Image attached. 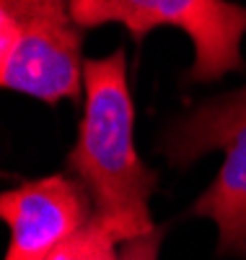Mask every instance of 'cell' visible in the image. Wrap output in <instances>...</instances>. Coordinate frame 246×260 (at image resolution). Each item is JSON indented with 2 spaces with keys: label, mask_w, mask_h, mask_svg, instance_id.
I'll return each mask as SVG.
<instances>
[{
  "label": "cell",
  "mask_w": 246,
  "mask_h": 260,
  "mask_svg": "<svg viewBox=\"0 0 246 260\" xmlns=\"http://www.w3.org/2000/svg\"><path fill=\"white\" fill-rule=\"evenodd\" d=\"M86 112L68 164L94 198V219L130 242L153 234L150 195L158 175L143 164L132 138V96L119 47L83 65Z\"/></svg>",
  "instance_id": "6da1fadb"
},
{
  "label": "cell",
  "mask_w": 246,
  "mask_h": 260,
  "mask_svg": "<svg viewBox=\"0 0 246 260\" xmlns=\"http://www.w3.org/2000/svg\"><path fill=\"white\" fill-rule=\"evenodd\" d=\"M210 151H223V164L192 213L218 226L223 255L246 257V86L197 107L163 136V154L174 167H189Z\"/></svg>",
  "instance_id": "7a4b0ae2"
},
{
  "label": "cell",
  "mask_w": 246,
  "mask_h": 260,
  "mask_svg": "<svg viewBox=\"0 0 246 260\" xmlns=\"http://www.w3.org/2000/svg\"><path fill=\"white\" fill-rule=\"evenodd\" d=\"M80 26L70 0H0V81L6 89L57 104L80 99Z\"/></svg>",
  "instance_id": "3957f363"
},
{
  "label": "cell",
  "mask_w": 246,
  "mask_h": 260,
  "mask_svg": "<svg viewBox=\"0 0 246 260\" xmlns=\"http://www.w3.org/2000/svg\"><path fill=\"white\" fill-rule=\"evenodd\" d=\"M78 26L122 24L138 42L155 26L182 29L194 45L189 78L208 83L238 71L246 8L228 0H70Z\"/></svg>",
  "instance_id": "277c9868"
},
{
  "label": "cell",
  "mask_w": 246,
  "mask_h": 260,
  "mask_svg": "<svg viewBox=\"0 0 246 260\" xmlns=\"http://www.w3.org/2000/svg\"><path fill=\"white\" fill-rule=\"evenodd\" d=\"M0 216L11 229L6 260H47L62 242L94 219V198L80 180L42 177L0 198Z\"/></svg>",
  "instance_id": "5b68a950"
},
{
  "label": "cell",
  "mask_w": 246,
  "mask_h": 260,
  "mask_svg": "<svg viewBox=\"0 0 246 260\" xmlns=\"http://www.w3.org/2000/svg\"><path fill=\"white\" fill-rule=\"evenodd\" d=\"M117 245H122L119 237L99 219H91V224L62 242L47 260H119Z\"/></svg>",
  "instance_id": "8992f818"
},
{
  "label": "cell",
  "mask_w": 246,
  "mask_h": 260,
  "mask_svg": "<svg viewBox=\"0 0 246 260\" xmlns=\"http://www.w3.org/2000/svg\"><path fill=\"white\" fill-rule=\"evenodd\" d=\"M158 250H161V232L155 229L153 234L122 242L119 260H158Z\"/></svg>",
  "instance_id": "52a82bcc"
}]
</instances>
